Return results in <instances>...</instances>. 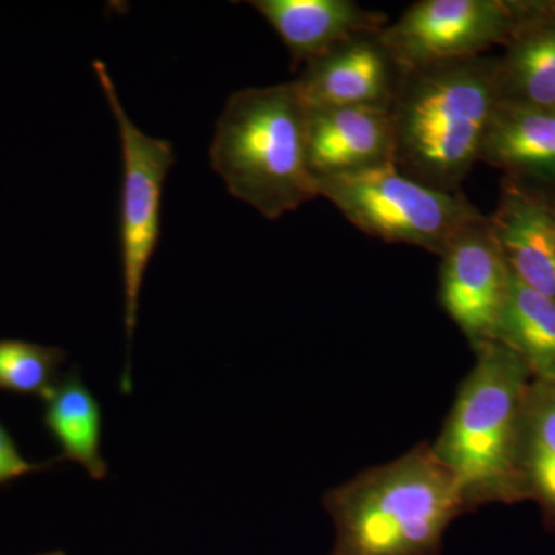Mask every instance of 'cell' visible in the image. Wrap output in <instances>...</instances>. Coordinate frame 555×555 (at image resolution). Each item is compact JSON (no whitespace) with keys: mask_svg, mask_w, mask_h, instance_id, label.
I'll use <instances>...</instances> for the list:
<instances>
[{"mask_svg":"<svg viewBox=\"0 0 555 555\" xmlns=\"http://www.w3.org/2000/svg\"><path fill=\"white\" fill-rule=\"evenodd\" d=\"M43 425L61 449L56 462L78 463L93 480L107 477L101 454V406L78 372H68L43 398Z\"/></svg>","mask_w":555,"mask_h":555,"instance_id":"cell-15","label":"cell"},{"mask_svg":"<svg viewBox=\"0 0 555 555\" xmlns=\"http://www.w3.org/2000/svg\"><path fill=\"white\" fill-rule=\"evenodd\" d=\"M526 13L528 2L420 0L383 27L382 38L404 75L505 46Z\"/></svg>","mask_w":555,"mask_h":555,"instance_id":"cell-7","label":"cell"},{"mask_svg":"<svg viewBox=\"0 0 555 555\" xmlns=\"http://www.w3.org/2000/svg\"><path fill=\"white\" fill-rule=\"evenodd\" d=\"M496 341L509 347L532 379L555 385V301L511 275L509 298Z\"/></svg>","mask_w":555,"mask_h":555,"instance_id":"cell-17","label":"cell"},{"mask_svg":"<svg viewBox=\"0 0 555 555\" xmlns=\"http://www.w3.org/2000/svg\"><path fill=\"white\" fill-rule=\"evenodd\" d=\"M434 455L459 485L467 511L521 503L518 456L531 372L499 341L476 347Z\"/></svg>","mask_w":555,"mask_h":555,"instance_id":"cell-3","label":"cell"},{"mask_svg":"<svg viewBox=\"0 0 555 555\" xmlns=\"http://www.w3.org/2000/svg\"><path fill=\"white\" fill-rule=\"evenodd\" d=\"M518 478L524 502H534L555 534V385L532 379L526 397Z\"/></svg>","mask_w":555,"mask_h":555,"instance_id":"cell-16","label":"cell"},{"mask_svg":"<svg viewBox=\"0 0 555 555\" xmlns=\"http://www.w3.org/2000/svg\"><path fill=\"white\" fill-rule=\"evenodd\" d=\"M441 308L470 346L496 341L511 291V272L488 217L463 229L440 255Z\"/></svg>","mask_w":555,"mask_h":555,"instance_id":"cell-8","label":"cell"},{"mask_svg":"<svg viewBox=\"0 0 555 555\" xmlns=\"http://www.w3.org/2000/svg\"><path fill=\"white\" fill-rule=\"evenodd\" d=\"M317 192L366 235L438 257L463 229L486 218L462 193L433 188L397 166L320 179Z\"/></svg>","mask_w":555,"mask_h":555,"instance_id":"cell-5","label":"cell"},{"mask_svg":"<svg viewBox=\"0 0 555 555\" xmlns=\"http://www.w3.org/2000/svg\"><path fill=\"white\" fill-rule=\"evenodd\" d=\"M323 505L335 529L327 555H441L449 525L467 513L429 444L369 467L331 489Z\"/></svg>","mask_w":555,"mask_h":555,"instance_id":"cell-2","label":"cell"},{"mask_svg":"<svg viewBox=\"0 0 555 555\" xmlns=\"http://www.w3.org/2000/svg\"><path fill=\"white\" fill-rule=\"evenodd\" d=\"M39 555H65V554L61 553V551H51V553H42Z\"/></svg>","mask_w":555,"mask_h":555,"instance_id":"cell-20","label":"cell"},{"mask_svg":"<svg viewBox=\"0 0 555 555\" xmlns=\"http://www.w3.org/2000/svg\"><path fill=\"white\" fill-rule=\"evenodd\" d=\"M403 72L382 38V30L343 40L306 62L294 80L308 107H358L389 112Z\"/></svg>","mask_w":555,"mask_h":555,"instance_id":"cell-9","label":"cell"},{"mask_svg":"<svg viewBox=\"0 0 555 555\" xmlns=\"http://www.w3.org/2000/svg\"><path fill=\"white\" fill-rule=\"evenodd\" d=\"M308 107L294 80L230 94L210 145V164L230 195L280 219L318 196L306 145Z\"/></svg>","mask_w":555,"mask_h":555,"instance_id":"cell-4","label":"cell"},{"mask_svg":"<svg viewBox=\"0 0 555 555\" xmlns=\"http://www.w3.org/2000/svg\"><path fill=\"white\" fill-rule=\"evenodd\" d=\"M488 228L511 275L555 301V203L507 179Z\"/></svg>","mask_w":555,"mask_h":555,"instance_id":"cell-11","label":"cell"},{"mask_svg":"<svg viewBox=\"0 0 555 555\" xmlns=\"http://www.w3.org/2000/svg\"><path fill=\"white\" fill-rule=\"evenodd\" d=\"M94 75L100 80L118 124L122 184H120L119 241L124 284V326L127 343H131L138 327L139 298L150 261L160 240V208L163 190L171 167L175 166L173 144L167 139L144 133L124 107L102 61L93 62Z\"/></svg>","mask_w":555,"mask_h":555,"instance_id":"cell-6","label":"cell"},{"mask_svg":"<svg viewBox=\"0 0 555 555\" xmlns=\"http://www.w3.org/2000/svg\"><path fill=\"white\" fill-rule=\"evenodd\" d=\"M291 51L294 62H309L343 40L386 27L385 14L352 0H251Z\"/></svg>","mask_w":555,"mask_h":555,"instance_id":"cell-12","label":"cell"},{"mask_svg":"<svg viewBox=\"0 0 555 555\" xmlns=\"http://www.w3.org/2000/svg\"><path fill=\"white\" fill-rule=\"evenodd\" d=\"M54 463H56V460L47 463H35L25 459L21 454L20 448L14 443L9 430L0 423V485H7L10 481L17 480V478L27 476V474L47 469Z\"/></svg>","mask_w":555,"mask_h":555,"instance_id":"cell-19","label":"cell"},{"mask_svg":"<svg viewBox=\"0 0 555 555\" xmlns=\"http://www.w3.org/2000/svg\"><path fill=\"white\" fill-rule=\"evenodd\" d=\"M480 163L528 188L555 189V107L503 102L486 134Z\"/></svg>","mask_w":555,"mask_h":555,"instance_id":"cell-13","label":"cell"},{"mask_svg":"<svg viewBox=\"0 0 555 555\" xmlns=\"http://www.w3.org/2000/svg\"><path fill=\"white\" fill-rule=\"evenodd\" d=\"M306 145L315 181L397 166L392 120L383 109L308 107Z\"/></svg>","mask_w":555,"mask_h":555,"instance_id":"cell-10","label":"cell"},{"mask_svg":"<svg viewBox=\"0 0 555 555\" xmlns=\"http://www.w3.org/2000/svg\"><path fill=\"white\" fill-rule=\"evenodd\" d=\"M65 357L60 347L0 339V390L43 400L60 382Z\"/></svg>","mask_w":555,"mask_h":555,"instance_id":"cell-18","label":"cell"},{"mask_svg":"<svg viewBox=\"0 0 555 555\" xmlns=\"http://www.w3.org/2000/svg\"><path fill=\"white\" fill-rule=\"evenodd\" d=\"M503 104L499 57L478 56L404 73L389 109L397 167L447 192H460L480 163Z\"/></svg>","mask_w":555,"mask_h":555,"instance_id":"cell-1","label":"cell"},{"mask_svg":"<svg viewBox=\"0 0 555 555\" xmlns=\"http://www.w3.org/2000/svg\"><path fill=\"white\" fill-rule=\"evenodd\" d=\"M499 57L505 104L555 107V2H528V13Z\"/></svg>","mask_w":555,"mask_h":555,"instance_id":"cell-14","label":"cell"}]
</instances>
